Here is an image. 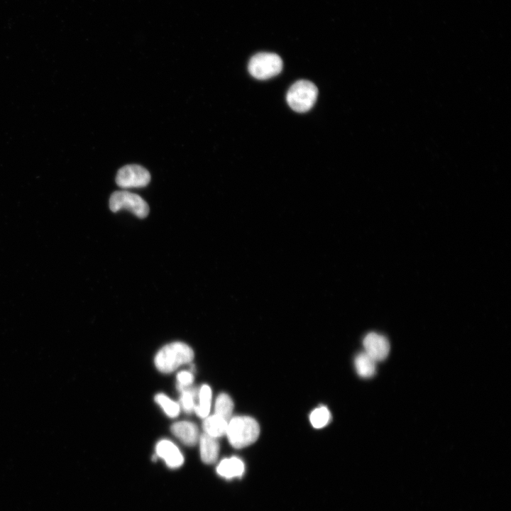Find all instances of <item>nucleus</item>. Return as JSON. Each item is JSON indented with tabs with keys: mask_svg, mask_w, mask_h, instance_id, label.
Masks as SVG:
<instances>
[{
	"mask_svg": "<svg viewBox=\"0 0 511 511\" xmlns=\"http://www.w3.org/2000/svg\"><path fill=\"white\" fill-rule=\"evenodd\" d=\"M194 358L192 349L182 342H173L164 346L155 356L157 369L164 373L175 370L182 365L190 363Z\"/></svg>",
	"mask_w": 511,
	"mask_h": 511,
	"instance_id": "f257e3e1",
	"label": "nucleus"
},
{
	"mask_svg": "<svg viewBox=\"0 0 511 511\" xmlns=\"http://www.w3.org/2000/svg\"><path fill=\"white\" fill-rule=\"evenodd\" d=\"M259 434L260 427L257 421L248 416L231 417L226 432L229 443L236 449L251 445L257 440Z\"/></svg>",
	"mask_w": 511,
	"mask_h": 511,
	"instance_id": "f03ea898",
	"label": "nucleus"
},
{
	"mask_svg": "<svg viewBox=\"0 0 511 511\" xmlns=\"http://www.w3.org/2000/svg\"><path fill=\"white\" fill-rule=\"evenodd\" d=\"M317 95L318 89L314 83L301 79L290 87L286 95V100L292 109L303 113L313 106Z\"/></svg>",
	"mask_w": 511,
	"mask_h": 511,
	"instance_id": "7ed1b4c3",
	"label": "nucleus"
},
{
	"mask_svg": "<svg viewBox=\"0 0 511 511\" xmlns=\"http://www.w3.org/2000/svg\"><path fill=\"white\" fill-rule=\"evenodd\" d=\"M282 67V60L277 54L259 53L251 58L248 68L254 78L268 79L278 75Z\"/></svg>",
	"mask_w": 511,
	"mask_h": 511,
	"instance_id": "20e7f679",
	"label": "nucleus"
},
{
	"mask_svg": "<svg viewBox=\"0 0 511 511\" xmlns=\"http://www.w3.org/2000/svg\"><path fill=\"white\" fill-rule=\"evenodd\" d=\"M109 208L113 212L125 209L143 219L148 216L149 207L138 194L128 191H116L109 199Z\"/></svg>",
	"mask_w": 511,
	"mask_h": 511,
	"instance_id": "39448f33",
	"label": "nucleus"
},
{
	"mask_svg": "<svg viewBox=\"0 0 511 511\" xmlns=\"http://www.w3.org/2000/svg\"><path fill=\"white\" fill-rule=\"evenodd\" d=\"M150 181V172L139 165H126L118 170L116 176V185L123 189L143 187Z\"/></svg>",
	"mask_w": 511,
	"mask_h": 511,
	"instance_id": "423d86ee",
	"label": "nucleus"
},
{
	"mask_svg": "<svg viewBox=\"0 0 511 511\" xmlns=\"http://www.w3.org/2000/svg\"><path fill=\"white\" fill-rule=\"evenodd\" d=\"M365 352L375 361L385 359L390 352V343L387 338L375 332L368 333L363 339Z\"/></svg>",
	"mask_w": 511,
	"mask_h": 511,
	"instance_id": "0eeeda50",
	"label": "nucleus"
},
{
	"mask_svg": "<svg viewBox=\"0 0 511 511\" xmlns=\"http://www.w3.org/2000/svg\"><path fill=\"white\" fill-rule=\"evenodd\" d=\"M156 455L163 458L167 466L176 468L182 465L184 458L179 449L172 441L163 439L155 446Z\"/></svg>",
	"mask_w": 511,
	"mask_h": 511,
	"instance_id": "6e6552de",
	"label": "nucleus"
},
{
	"mask_svg": "<svg viewBox=\"0 0 511 511\" xmlns=\"http://www.w3.org/2000/svg\"><path fill=\"white\" fill-rule=\"evenodd\" d=\"M172 433L184 444L194 446L199 441V430L191 422L182 421L174 423L171 427Z\"/></svg>",
	"mask_w": 511,
	"mask_h": 511,
	"instance_id": "1a4fd4ad",
	"label": "nucleus"
},
{
	"mask_svg": "<svg viewBox=\"0 0 511 511\" xmlns=\"http://www.w3.org/2000/svg\"><path fill=\"white\" fill-rule=\"evenodd\" d=\"M200 456L202 461L210 464L214 463L219 456V444L216 438L205 433L199 438Z\"/></svg>",
	"mask_w": 511,
	"mask_h": 511,
	"instance_id": "9d476101",
	"label": "nucleus"
},
{
	"mask_svg": "<svg viewBox=\"0 0 511 511\" xmlns=\"http://www.w3.org/2000/svg\"><path fill=\"white\" fill-rule=\"evenodd\" d=\"M244 470L243 462L236 456L221 460L216 468L217 473L227 479L241 477L243 474Z\"/></svg>",
	"mask_w": 511,
	"mask_h": 511,
	"instance_id": "9b49d317",
	"label": "nucleus"
},
{
	"mask_svg": "<svg viewBox=\"0 0 511 511\" xmlns=\"http://www.w3.org/2000/svg\"><path fill=\"white\" fill-rule=\"evenodd\" d=\"M228 421L217 414H212L204 418L202 428L204 433L214 438L226 434Z\"/></svg>",
	"mask_w": 511,
	"mask_h": 511,
	"instance_id": "f8f14e48",
	"label": "nucleus"
},
{
	"mask_svg": "<svg viewBox=\"0 0 511 511\" xmlns=\"http://www.w3.org/2000/svg\"><path fill=\"white\" fill-rule=\"evenodd\" d=\"M376 361L366 352L360 353L355 358L354 364L357 373L362 378H368L374 375Z\"/></svg>",
	"mask_w": 511,
	"mask_h": 511,
	"instance_id": "ddd939ff",
	"label": "nucleus"
},
{
	"mask_svg": "<svg viewBox=\"0 0 511 511\" xmlns=\"http://www.w3.org/2000/svg\"><path fill=\"white\" fill-rule=\"evenodd\" d=\"M211 401V390L207 385H203L199 390L198 403H197L194 411L201 418H205L209 415Z\"/></svg>",
	"mask_w": 511,
	"mask_h": 511,
	"instance_id": "4468645a",
	"label": "nucleus"
},
{
	"mask_svg": "<svg viewBox=\"0 0 511 511\" xmlns=\"http://www.w3.org/2000/svg\"><path fill=\"white\" fill-rule=\"evenodd\" d=\"M233 402L230 396L226 393L219 394L215 401L214 414L226 421L232 417Z\"/></svg>",
	"mask_w": 511,
	"mask_h": 511,
	"instance_id": "2eb2a0df",
	"label": "nucleus"
},
{
	"mask_svg": "<svg viewBox=\"0 0 511 511\" xmlns=\"http://www.w3.org/2000/svg\"><path fill=\"white\" fill-rule=\"evenodd\" d=\"M180 398V407H182L186 413H192L194 411L197 405L196 400L198 399L199 390L190 386L182 388Z\"/></svg>",
	"mask_w": 511,
	"mask_h": 511,
	"instance_id": "dca6fc26",
	"label": "nucleus"
},
{
	"mask_svg": "<svg viewBox=\"0 0 511 511\" xmlns=\"http://www.w3.org/2000/svg\"><path fill=\"white\" fill-rule=\"evenodd\" d=\"M155 401L162 407L165 414L172 418L176 417L180 410V405L163 393L155 396Z\"/></svg>",
	"mask_w": 511,
	"mask_h": 511,
	"instance_id": "f3484780",
	"label": "nucleus"
},
{
	"mask_svg": "<svg viewBox=\"0 0 511 511\" xmlns=\"http://www.w3.org/2000/svg\"><path fill=\"white\" fill-rule=\"evenodd\" d=\"M330 412L326 407H319L314 410L309 416L312 425L317 429L325 427L330 420Z\"/></svg>",
	"mask_w": 511,
	"mask_h": 511,
	"instance_id": "a211bd4d",
	"label": "nucleus"
},
{
	"mask_svg": "<svg viewBox=\"0 0 511 511\" xmlns=\"http://www.w3.org/2000/svg\"><path fill=\"white\" fill-rule=\"evenodd\" d=\"M177 390L180 391L182 388L189 387L192 385L194 380V376L192 373L187 370H182L177 375Z\"/></svg>",
	"mask_w": 511,
	"mask_h": 511,
	"instance_id": "6ab92c4d",
	"label": "nucleus"
}]
</instances>
